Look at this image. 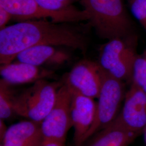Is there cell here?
<instances>
[{
  "mask_svg": "<svg viewBox=\"0 0 146 146\" xmlns=\"http://www.w3.org/2000/svg\"><path fill=\"white\" fill-rule=\"evenodd\" d=\"M57 23L48 20L21 21L0 30V64L13 62L19 53L38 45L64 46L85 52L89 25Z\"/></svg>",
  "mask_w": 146,
  "mask_h": 146,
  "instance_id": "6da1fadb",
  "label": "cell"
},
{
  "mask_svg": "<svg viewBox=\"0 0 146 146\" xmlns=\"http://www.w3.org/2000/svg\"><path fill=\"white\" fill-rule=\"evenodd\" d=\"M89 16V25L107 40L129 38L132 23L122 0H80Z\"/></svg>",
  "mask_w": 146,
  "mask_h": 146,
  "instance_id": "7a4b0ae2",
  "label": "cell"
},
{
  "mask_svg": "<svg viewBox=\"0 0 146 146\" xmlns=\"http://www.w3.org/2000/svg\"><path fill=\"white\" fill-rule=\"evenodd\" d=\"M61 82L38 80L16 93L14 108L16 115L27 120L41 122L55 104Z\"/></svg>",
  "mask_w": 146,
  "mask_h": 146,
  "instance_id": "3957f363",
  "label": "cell"
},
{
  "mask_svg": "<svg viewBox=\"0 0 146 146\" xmlns=\"http://www.w3.org/2000/svg\"><path fill=\"white\" fill-rule=\"evenodd\" d=\"M101 78L102 83L98 101L96 102L95 118L84 139L83 143L114 121L120 113L121 106L125 97L124 82L113 77L102 68Z\"/></svg>",
  "mask_w": 146,
  "mask_h": 146,
  "instance_id": "277c9868",
  "label": "cell"
},
{
  "mask_svg": "<svg viewBox=\"0 0 146 146\" xmlns=\"http://www.w3.org/2000/svg\"><path fill=\"white\" fill-rule=\"evenodd\" d=\"M137 56L129 38L108 40L102 46L99 64L107 73L123 82L131 81L134 63Z\"/></svg>",
  "mask_w": 146,
  "mask_h": 146,
  "instance_id": "5b68a950",
  "label": "cell"
},
{
  "mask_svg": "<svg viewBox=\"0 0 146 146\" xmlns=\"http://www.w3.org/2000/svg\"><path fill=\"white\" fill-rule=\"evenodd\" d=\"M0 5L19 22L31 20H48L57 23H80L88 21L86 11L57 13L42 8L36 0H0Z\"/></svg>",
  "mask_w": 146,
  "mask_h": 146,
  "instance_id": "8992f818",
  "label": "cell"
},
{
  "mask_svg": "<svg viewBox=\"0 0 146 146\" xmlns=\"http://www.w3.org/2000/svg\"><path fill=\"white\" fill-rule=\"evenodd\" d=\"M71 100V92L63 82L58 90L55 104L41 122L44 140L66 142L68 131L72 127L70 115Z\"/></svg>",
  "mask_w": 146,
  "mask_h": 146,
  "instance_id": "52a82bcc",
  "label": "cell"
},
{
  "mask_svg": "<svg viewBox=\"0 0 146 146\" xmlns=\"http://www.w3.org/2000/svg\"><path fill=\"white\" fill-rule=\"evenodd\" d=\"M101 71L99 63L84 60L75 64L63 82L71 90L98 99L102 83Z\"/></svg>",
  "mask_w": 146,
  "mask_h": 146,
  "instance_id": "ba28073f",
  "label": "cell"
},
{
  "mask_svg": "<svg viewBox=\"0 0 146 146\" xmlns=\"http://www.w3.org/2000/svg\"><path fill=\"white\" fill-rule=\"evenodd\" d=\"M115 120L132 132L140 135L146 128V93L131 84L125 93L122 108Z\"/></svg>",
  "mask_w": 146,
  "mask_h": 146,
  "instance_id": "9c48e42d",
  "label": "cell"
},
{
  "mask_svg": "<svg viewBox=\"0 0 146 146\" xmlns=\"http://www.w3.org/2000/svg\"><path fill=\"white\" fill-rule=\"evenodd\" d=\"M70 90L72 93L70 115L74 128L73 141L75 146H80L94 123L96 102L93 98Z\"/></svg>",
  "mask_w": 146,
  "mask_h": 146,
  "instance_id": "30bf717a",
  "label": "cell"
},
{
  "mask_svg": "<svg viewBox=\"0 0 146 146\" xmlns=\"http://www.w3.org/2000/svg\"><path fill=\"white\" fill-rule=\"evenodd\" d=\"M0 74L1 79L11 86L33 84L38 80L54 76L51 70L17 61L1 65Z\"/></svg>",
  "mask_w": 146,
  "mask_h": 146,
  "instance_id": "8fae6325",
  "label": "cell"
},
{
  "mask_svg": "<svg viewBox=\"0 0 146 146\" xmlns=\"http://www.w3.org/2000/svg\"><path fill=\"white\" fill-rule=\"evenodd\" d=\"M70 58V55L67 52L52 45H38L28 48L19 53L15 58L17 62L38 67L60 66L67 62Z\"/></svg>",
  "mask_w": 146,
  "mask_h": 146,
  "instance_id": "7c38bea8",
  "label": "cell"
},
{
  "mask_svg": "<svg viewBox=\"0 0 146 146\" xmlns=\"http://www.w3.org/2000/svg\"><path fill=\"white\" fill-rule=\"evenodd\" d=\"M43 141L41 122L27 120L9 126L1 144L3 146H40Z\"/></svg>",
  "mask_w": 146,
  "mask_h": 146,
  "instance_id": "4fadbf2b",
  "label": "cell"
},
{
  "mask_svg": "<svg viewBox=\"0 0 146 146\" xmlns=\"http://www.w3.org/2000/svg\"><path fill=\"white\" fill-rule=\"evenodd\" d=\"M139 135L127 129L115 120L80 146H128Z\"/></svg>",
  "mask_w": 146,
  "mask_h": 146,
  "instance_id": "5bb4252c",
  "label": "cell"
},
{
  "mask_svg": "<svg viewBox=\"0 0 146 146\" xmlns=\"http://www.w3.org/2000/svg\"><path fill=\"white\" fill-rule=\"evenodd\" d=\"M11 85L0 80V119L8 121L12 119L15 113L14 108V99L16 93Z\"/></svg>",
  "mask_w": 146,
  "mask_h": 146,
  "instance_id": "9a60e30c",
  "label": "cell"
},
{
  "mask_svg": "<svg viewBox=\"0 0 146 146\" xmlns=\"http://www.w3.org/2000/svg\"><path fill=\"white\" fill-rule=\"evenodd\" d=\"M131 82L146 93V50L136 57Z\"/></svg>",
  "mask_w": 146,
  "mask_h": 146,
  "instance_id": "2e32d148",
  "label": "cell"
},
{
  "mask_svg": "<svg viewBox=\"0 0 146 146\" xmlns=\"http://www.w3.org/2000/svg\"><path fill=\"white\" fill-rule=\"evenodd\" d=\"M42 8L57 13H73L80 11L73 5L74 0H36Z\"/></svg>",
  "mask_w": 146,
  "mask_h": 146,
  "instance_id": "e0dca14e",
  "label": "cell"
},
{
  "mask_svg": "<svg viewBox=\"0 0 146 146\" xmlns=\"http://www.w3.org/2000/svg\"><path fill=\"white\" fill-rule=\"evenodd\" d=\"M131 13L146 31V0H129Z\"/></svg>",
  "mask_w": 146,
  "mask_h": 146,
  "instance_id": "ac0fdd59",
  "label": "cell"
},
{
  "mask_svg": "<svg viewBox=\"0 0 146 146\" xmlns=\"http://www.w3.org/2000/svg\"><path fill=\"white\" fill-rule=\"evenodd\" d=\"M11 19H13V17L11 14L3 7L0 5V30L7 27V24Z\"/></svg>",
  "mask_w": 146,
  "mask_h": 146,
  "instance_id": "d6986e66",
  "label": "cell"
},
{
  "mask_svg": "<svg viewBox=\"0 0 146 146\" xmlns=\"http://www.w3.org/2000/svg\"><path fill=\"white\" fill-rule=\"evenodd\" d=\"M8 128L5 125V121L0 119V141L1 142L3 141Z\"/></svg>",
  "mask_w": 146,
  "mask_h": 146,
  "instance_id": "ffe728a7",
  "label": "cell"
},
{
  "mask_svg": "<svg viewBox=\"0 0 146 146\" xmlns=\"http://www.w3.org/2000/svg\"><path fill=\"white\" fill-rule=\"evenodd\" d=\"M40 146H66L65 142L53 140H44Z\"/></svg>",
  "mask_w": 146,
  "mask_h": 146,
  "instance_id": "44dd1931",
  "label": "cell"
},
{
  "mask_svg": "<svg viewBox=\"0 0 146 146\" xmlns=\"http://www.w3.org/2000/svg\"><path fill=\"white\" fill-rule=\"evenodd\" d=\"M144 133H145V142L146 143V128L145 130L144 131Z\"/></svg>",
  "mask_w": 146,
  "mask_h": 146,
  "instance_id": "7402d4cb",
  "label": "cell"
},
{
  "mask_svg": "<svg viewBox=\"0 0 146 146\" xmlns=\"http://www.w3.org/2000/svg\"><path fill=\"white\" fill-rule=\"evenodd\" d=\"M0 146H3V145H2V144H1V145H0Z\"/></svg>",
  "mask_w": 146,
  "mask_h": 146,
  "instance_id": "603a6c76",
  "label": "cell"
},
{
  "mask_svg": "<svg viewBox=\"0 0 146 146\" xmlns=\"http://www.w3.org/2000/svg\"><path fill=\"white\" fill-rule=\"evenodd\" d=\"M75 1H79V0H74Z\"/></svg>",
  "mask_w": 146,
  "mask_h": 146,
  "instance_id": "cb8c5ba5",
  "label": "cell"
}]
</instances>
